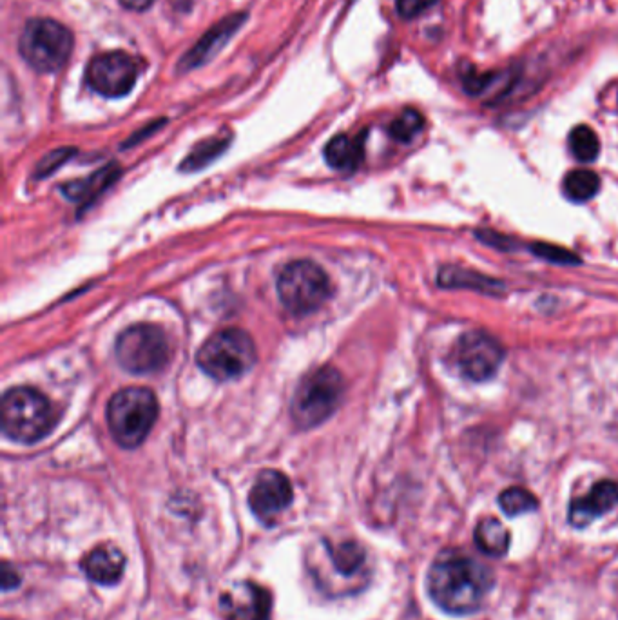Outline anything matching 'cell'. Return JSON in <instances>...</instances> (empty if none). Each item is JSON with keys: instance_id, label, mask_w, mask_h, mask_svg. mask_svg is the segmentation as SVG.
I'll use <instances>...</instances> for the list:
<instances>
[{"instance_id": "obj_9", "label": "cell", "mask_w": 618, "mask_h": 620, "mask_svg": "<svg viewBox=\"0 0 618 620\" xmlns=\"http://www.w3.org/2000/svg\"><path fill=\"white\" fill-rule=\"evenodd\" d=\"M116 359L131 374H153L165 369L171 345L156 325H135L124 330L115 345Z\"/></svg>"}, {"instance_id": "obj_30", "label": "cell", "mask_w": 618, "mask_h": 620, "mask_svg": "<svg viewBox=\"0 0 618 620\" xmlns=\"http://www.w3.org/2000/svg\"><path fill=\"white\" fill-rule=\"evenodd\" d=\"M477 238L481 240V242L488 243V245H492V247H497V249H508V238L506 236H501V234L492 233V231H477Z\"/></svg>"}, {"instance_id": "obj_21", "label": "cell", "mask_w": 618, "mask_h": 620, "mask_svg": "<svg viewBox=\"0 0 618 620\" xmlns=\"http://www.w3.org/2000/svg\"><path fill=\"white\" fill-rule=\"evenodd\" d=\"M599 189V175L590 169L571 171L570 175L564 178V193L573 202H588L599 193Z\"/></svg>"}, {"instance_id": "obj_27", "label": "cell", "mask_w": 618, "mask_h": 620, "mask_svg": "<svg viewBox=\"0 0 618 620\" xmlns=\"http://www.w3.org/2000/svg\"><path fill=\"white\" fill-rule=\"evenodd\" d=\"M532 251L535 256L551 263H559V265H577L580 263V258L575 252L562 249L557 245H551V243H533Z\"/></svg>"}, {"instance_id": "obj_25", "label": "cell", "mask_w": 618, "mask_h": 620, "mask_svg": "<svg viewBox=\"0 0 618 620\" xmlns=\"http://www.w3.org/2000/svg\"><path fill=\"white\" fill-rule=\"evenodd\" d=\"M227 144H229V140H222V138H213V140L203 142V144L194 149L191 156H187V160L184 162V169L194 171V169L205 167L211 160H214L216 156L222 153Z\"/></svg>"}, {"instance_id": "obj_13", "label": "cell", "mask_w": 618, "mask_h": 620, "mask_svg": "<svg viewBox=\"0 0 618 620\" xmlns=\"http://www.w3.org/2000/svg\"><path fill=\"white\" fill-rule=\"evenodd\" d=\"M271 613V591L256 582H236L220 599L223 620H271Z\"/></svg>"}, {"instance_id": "obj_24", "label": "cell", "mask_w": 618, "mask_h": 620, "mask_svg": "<svg viewBox=\"0 0 618 620\" xmlns=\"http://www.w3.org/2000/svg\"><path fill=\"white\" fill-rule=\"evenodd\" d=\"M425 127V118L423 115L416 111V109H405L399 117L390 124L388 127V133L390 136L397 140V142H403L408 144L416 138Z\"/></svg>"}, {"instance_id": "obj_29", "label": "cell", "mask_w": 618, "mask_h": 620, "mask_svg": "<svg viewBox=\"0 0 618 620\" xmlns=\"http://www.w3.org/2000/svg\"><path fill=\"white\" fill-rule=\"evenodd\" d=\"M69 155H71V149H60V151H55L53 155H49L48 158H44V162L39 167V175H48L53 169H57L58 165L69 158Z\"/></svg>"}, {"instance_id": "obj_7", "label": "cell", "mask_w": 618, "mask_h": 620, "mask_svg": "<svg viewBox=\"0 0 618 620\" xmlns=\"http://www.w3.org/2000/svg\"><path fill=\"white\" fill-rule=\"evenodd\" d=\"M256 363V345L251 336L240 329L218 332L205 341L198 352V365L216 381L240 378Z\"/></svg>"}, {"instance_id": "obj_22", "label": "cell", "mask_w": 618, "mask_h": 620, "mask_svg": "<svg viewBox=\"0 0 618 620\" xmlns=\"http://www.w3.org/2000/svg\"><path fill=\"white\" fill-rule=\"evenodd\" d=\"M570 149L582 164L595 162L600 153L599 136L590 126H577L570 133Z\"/></svg>"}, {"instance_id": "obj_2", "label": "cell", "mask_w": 618, "mask_h": 620, "mask_svg": "<svg viewBox=\"0 0 618 620\" xmlns=\"http://www.w3.org/2000/svg\"><path fill=\"white\" fill-rule=\"evenodd\" d=\"M310 568L319 586L332 595L356 591L367 581V552L350 539L339 543L325 539L316 546V557Z\"/></svg>"}, {"instance_id": "obj_26", "label": "cell", "mask_w": 618, "mask_h": 620, "mask_svg": "<svg viewBox=\"0 0 618 620\" xmlns=\"http://www.w3.org/2000/svg\"><path fill=\"white\" fill-rule=\"evenodd\" d=\"M115 180V167H109L106 171H100L98 175L89 178L87 182H77V184L66 185L64 191L68 193L69 198H86L89 193H93V189L97 187L98 191H102L107 184H111Z\"/></svg>"}, {"instance_id": "obj_10", "label": "cell", "mask_w": 618, "mask_h": 620, "mask_svg": "<svg viewBox=\"0 0 618 620\" xmlns=\"http://www.w3.org/2000/svg\"><path fill=\"white\" fill-rule=\"evenodd\" d=\"M138 73L140 68L131 55L124 51H107L87 64L86 82L102 97H126L135 88Z\"/></svg>"}, {"instance_id": "obj_23", "label": "cell", "mask_w": 618, "mask_h": 620, "mask_svg": "<svg viewBox=\"0 0 618 620\" xmlns=\"http://www.w3.org/2000/svg\"><path fill=\"white\" fill-rule=\"evenodd\" d=\"M499 506L508 517H517V515L528 514V512L537 510L539 501L526 488L512 486V488H506L503 494L499 495Z\"/></svg>"}, {"instance_id": "obj_14", "label": "cell", "mask_w": 618, "mask_h": 620, "mask_svg": "<svg viewBox=\"0 0 618 620\" xmlns=\"http://www.w3.org/2000/svg\"><path fill=\"white\" fill-rule=\"evenodd\" d=\"M618 503V485L613 481H600L593 486L590 494L571 501L568 521L575 528H584L600 515L611 512Z\"/></svg>"}, {"instance_id": "obj_18", "label": "cell", "mask_w": 618, "mask_h": 620, "mask_svg": "<svg viewBox=\"0 0 618 620\" xmlns=\"http://www.w3.org/2000/svg\"><path fill=\"white\" fill-rule=\"evenodd\" d=\"M437 281L445 289H474V291L499 294L503 291V283L484 276L481 272L468 271L463 267H443L439 271Z\"/></svg>"}, {"instance_id": "obj_5", "label": "cell", "mask_w": 618, "mask_h": 620, "mask_svg": "<svg viewBox=\"0 0 618 620\" xmlns=\"http://www.w3.org/2000/svg\"><path fill=\"white\" fill-rule=\"evenodd\" d=\"M19 51L28 66L51 75L68 64L73 35L57 20L31 19L20 33Z\"/></svg>"}, {"instance_id": "obj_32", "label": "cell", "mask_w": 618, "mask_h": 620, "mask_svg": "<svg viewBox=\"0 0 618 620\" xmlns=\"http://www.w3.org/2000/svg\"><path fill=\"white\" fill-rule=\"evenodd\" d=\"M155 0H120V4L131 11H145L153 6Z\"/></svg>"}, {"instance_id": "obj_19", "label": "cell", "mask_w": 618, "mask_h": 620, "mask_svg": "<svg viewBox=\"0 0 618 620\" xmlns=\"http://www.w3.org/2000/svg\"><path fill=\"white\" fill-rule=\"evenodd\" d=\"M510 532L499 519L488 517L475 526V544L490 557H504L510 550Z\"/></svg>"}, {"instance_id": "obj_31", "label": "cell", "mask_w": 618, "mask_h": 620, "mask_svg": "<svg viewBox=\"0 0 618 620\" xmlns=\"http://www.w3.org/2000/svg\"><path fill=\"white\" fill-rule=\"evenodd\" d=\"M11 566L10 564H4V570H2V575H4V590L8 591L11 588H15V586H19L20 577L19 573L15 572L11 575Z\"/></svg>"}, {"instance_id": "obj_1", "label": "cell", "mask_w": 618, "mask_h": 620, "mask_svg": "<svg viewBox=\"0 0 618 620\" xmlns=\"http://www.w3.org/2000/svg\"><path fill=\"white\" fill-rule=\"evenodd\" d=\"M493 584L492 570L459 550L439 553L428 572L432 601L452 615H470L481 610Z\"/></svg>"}, {"instance_id": "obj_6", "label": "cell", "mask_w": 618, "mask_h": 620, "mask_svg": "<svg viewBox=\"0 0 618 620\" xmlns=\"http://www.w3.org/2000/svg\"><path fill=\"white\" fill-rule=\"evenodd\" d=\"M343 394L345 381L338 370L321 367L310 372L301 381L290 405L294 423L300 428L318 427L336 412Z\"/></svg>"}, {"instance_id": "obj_20", "label": "cell", "mask_w": 618, "mask_h": 620, "mask_svg": "<svg viewBox=\"0 0 618 620\" xmlns=\"http://www.w3.org/2000/svg\"><path fill=\"white\" fill-rule=\"evenodd\" d=\"M513 80H515L513 69L501 71V73H486V75L477 73V71H470L463 77V88L472 97H483L492 89H497L503 97L504 93H508L512 89Z\"/></svg>"}, {"instance_id": "obj_4", "label": "cell", "mask_w": 618, "mask_h": 620, "mask_svg": "<svg viewBox=\"0 0 618 620\" xmlns=\"http://www.w3.org/2000/svg\"><path fill=\"white\" fill-rule=\"evenodd\" d=\"M158 417V401L149 388L131 387L115 394L107 407L111 436L124 448L142 445Z\"/></svg>"}, {"instance_id": "obj_16", "label": "cell", "mask_w": 618, "mask_h": 620, "mask_svg": "<svg viewBox=\"0 0 618 620\" xmlns=\"http://www.w3.org/2000/svg\"><path fill=\"white\" fill-rule=\"evenodd\" d=\"M82 570L87 579L102 586H113L126 572V555L115 544H100L87 553Z\"/></svg>"}, {"instance_id": "obj_17", "label": "cell", "mask_w": 618, "mask_h": 620, "mask_svg": "<svg viewBox=\"0 0 618 620\" xmlns=\"http://www.w3.org/2000/svg\"><path fill=\"white\" fill-rule=\"evenodd\" d=\"M365 156V135H338L325 147V160L339 171H356Z\"/></svg>"}, {"instance_id": "obj_11", "label": "cell", "mask_w": 618, "mask_h": 620, "mask_svg": "<svg viewBox=\"0 0 618 620\" xmlns=\"http://www.w3.org/2000/svg\"><path fill=\"white\" fill-rule=\"evenodd\" d=\"M457 367L463 376L475 383L492 379L504 359L503 345L483 330L463 334L455 347Z\"/></svg>"}, {"instance_id": "obj_15", "label": "cell", "mask_w": 618, "mask_h": 620, "mask_svg": "<svg viewBox=\"0 0 618 620\" xmlns=\"http://www.w3.org/2000/svg\"><path fill=\"white\" fill-rule=\"evenodd\" d=\"M245 19L247 17L240 13V15H232V17L223 19L220 24H216L213 30L207 31L202 39L198 40V44L185 55L184 60L180 62V69L187 71V69L198 68L216 57L227 46L232 35L240 30Z\"/></svg>"}, {"instance_id": "obj_8", "label": "cell", "mask_w": 618, "mask_h": 620, "mask_svg": "<svg viewBox=\"0 0 618 620\" xmlns=\"http://www.w3.org/2000/svg\"><path fill=\"white\" fill-rule=\"evenodd\" d=\"M329 276L319 265L309 260L289 263L278 274V294L283 307L296 314H310L329 300Z\"/></svg>"}, {"instance_id": "obj_12", "label": "cell", "mask_w": 618, "mask_h": 620, "mask_svg": "<svg viewBox=\"0 0 618 620\" xmlns=\"http://www.w3.org/2000/svg\"><path fill=\"white\" fill-rule=\"evenodd\" d=\"M289 477L278 470H265L258 475L249 494L252 514L265 524H272L292 503Z\"/></svg>"}, {"instance_id": "obj_28", "label": "cell", "mask_w": 618, "mask_h": 620, "mask_svg": "<svg viewBox=\"0 0 618 620\" xmlns=\"http://www.w3.org/2000/svg\"><path fill=\"white\" fill-rule=\"evenodd\" d=\"M439 0H396L397 13L399 17L406 20L417 19L425 11L434 8Z\"/></svg>"}, {"instance_id": "obj_3", "label": "cell", "mask_w": 618, "mask_h": 620, "mask_svg": "<svg viewBox=\"0 0 618 620\" xmlns=\"http://www.w3.org/2000/svg\"><path fill=\"white\" fill-rule=\"evenodd\" d=\"M57 423L55 410L39 390L11 388L2 398V430L19 443H37Z\"/></svg>"}]
</instances>
